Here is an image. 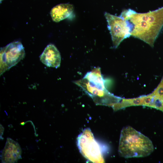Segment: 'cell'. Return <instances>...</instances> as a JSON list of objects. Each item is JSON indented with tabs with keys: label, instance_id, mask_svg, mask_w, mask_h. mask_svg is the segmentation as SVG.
<instances>
[{
	"label": "cell",
	"instance_id": "obj_13",
	"mask_svg": "<svg viewBox=\"0 0 163 163\" xmlns=\"http://www.w3.org/2000/svg\"><path fill=\"white\" fill-rule=\"evenodd\" d=\"M4 131V128L3 126L0 124V139H2V136L3 135Z\"/></svg>",
	"mask_w": 163,
	"mask_h": 163
},
{
	"label": "cell",
	"instance_id": "obj_9",
	"mask_svg": "<svg viewBox=\"0 0 163 163\" xmlns=\"http://www.w3.org/2000/svg\"><path fill=\"white\" fill-rule=\"evenodd\" d=\"M145 103L146 107L163 112V76L156 88L152 93L146 95Z\"/></svg>",
	"mask_w": 163,
	"mask_h": 163
},
{
	"label": "cell",
	"instance_id": "obj_2",
	"mask_svg": "<svg viewBox=\"0 0 163 163\" xmlns=\"http://www.w3.org/2000/svg\"><path fill=\"white\" fill-rule=\"evenodd\" d=\"M154 150L150 139L133 128L128 126L122 130L118 147L121 156L125 158L145 157Z\"/></svg>",
	"mask_w": 163,
	"mask_h": 163
},
{
	"label": "cell",
	"instance_id": "obj_14",
	"mask_svg": "<svg viewBox=\"0 0 163 163\" xmlns=\"http://www.w3.org/2000/svg\"><path fill=\"white\" fill-rule=\"evenodd\" d=\"M24 124V122H22L21 123V125H23Z\"/></svg>",
	"mask_w": 163,
	"mask_h": 163
},
{
	"label": "cell",
	"instance_id": "obj_10",
	"mask_svg": "<svg viewBox=\"0 0 163 163\" xmlns=\"http://www.w3.org/2000/svg\"><path fill=\"white\" fill-rule=\"evenodd\" d=\"M73 6L69 4H61L52 8L50 15L53 21L59 22L68 17L73 12Z\"/></svg>",
	"mask_w": 163,
	"mask_h": 163
},
{
	"label": "cell",
	"instance_id": "obj_5",
	"mask_svg": "<svg viewBox=\"0 0 163 163\" xmlns=\"http://www.w3.org/2000/svg\"><path fill=\"white\" fill-rule=\"evenodd\" d=\"M23 45L19 41L10 43L0 50V75L17 64L25 57Z\"/></svg>",
	"mask_w": 163,
	"mask_h": 163
},
{
	"label": "cell",
	"instance_id": "obj_7",
	"mask_svg": "<svg viewBox=\"0 0 163 163\" xmlns=\"http://www.w3.org/2000/svg\"><path fill=\"white\" fill-rule=\"evenodd\" d=\"M22 151L19 144L11 139L7 138L0 155L2 163H15L21 159Z\"/></svg>",
	"mask_w": 163,
	"mask_h": 163
},
{
	"label": "cell",
	"instance_id": "obj_8",
	"mask_svg": "<svg viewBox=\"0 0 163 163\" xmlns=\"http://www.w3.org/2000/svg\"><path fill=\"white\" fill-rule=\"evenodd\" d=\"M40 59L46 66L57 68L60 66L61 56L56 47L53 44H50L40 56Z\"/></svg>",
	"mask_w": 163,
	"mask_h": 163
},
{
	"label": "cell",
	"instance_id": "obj_11",
	"mask_svg": "<svg viewBox=\"0 0 163 163\" xmlns=\"http://www.w3.org/2000/svg\"><path fill=\"white\" fill-rule=\"evenodd\" d=\"M83 78L95 85L105 88V82L100 67L95 68L91 71L88 72Z\"/></svg>",
	"mask_w": 163,
	"mask_h": 163
},
{
	"label": "cell",
	"instance_id": "obj_4",
	"mask_svg": "<svg viewBox=\"0 0 163 163\" xmlns=\"http://www.w3.org/2000/svg\"><path fill=\"white\" fill-rule=\"evenodd\" d=\"M77 145L82 155L93 163H104V159L99 143L91 129H85L77 138Z\"/></svg>",
	"mask_w": 163,
	"mask_h": 163
},
{
	"label": "cell",
	"instance_id": "obj_6",
	"mask_svg": "<svg viewBox=\"0 0 163 163\" xmlns=\"http://www.w3.org/2000/svg\"><path fill=\"white\" fill-rule=\"evenodd\" d=\"M104 16L107 22L113 46L116 48L125 39L131 35V29L127 21L121 16H117L105 12Z\"/></svg>",
	"mask_w": 163,
	"mask_h": 163
},
{
	"label": "cell",
	"instance_id": "obj_3",
	"mask_svg": "<svg viewBox=\"0 0 163 163\" xmlns=\"http://www.w3.org/2000/svg\"><path fill=\"white\" fill-rule=\"evenodd\" d=\"M74 82L90 96L97 105L109 106L113 109L122 98L110 93L106 88L95 85L84 78Z\"/></svg>",
	"mask_w": 163,
	"mask_h": 163
},
{
	"label": "cell",
	"instance_id": "obj_1",
	"mask_svg": "<svg viewBox=\"0 0 163 163\" xmlns=\"http://www.w3.org/2000/svg\"><path fill=\"white\" fill-rule=\"evenodd\" d=\"M120 16L128 22L131 35L153 47L163 28V7L145 13H137L129 9L123 11Z\"/></svg>",
	"mask_w": 163,
	"mask_h": 163
},
{
	"label": "cell",
	"instance_id": "obj_12",
	"mask_svg": "<svg viewBox=\"0 0 163 163\" xmlns=\"http://www.w3.org/2000/svg\"><path fill=\"white\" fill-rule=\"evenodd\" d=\"M144 95L133 98H122L113 110L116 111L126 107L133 106H143Z\"/></svg>",
	"mask_w": 163,
	"mask_h": 163
}]
</instances>
